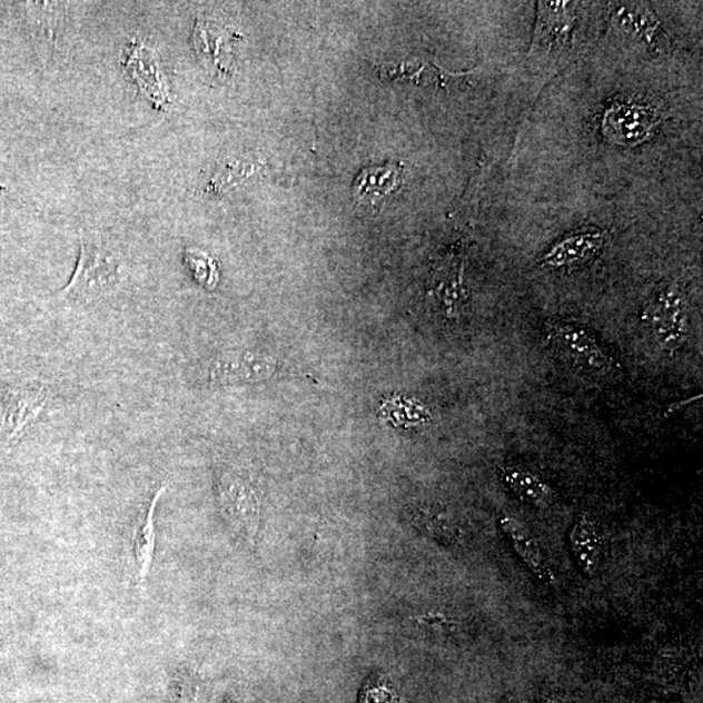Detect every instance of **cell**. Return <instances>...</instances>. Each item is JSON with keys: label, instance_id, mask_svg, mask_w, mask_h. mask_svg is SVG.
Listing matches in <instances>:
<instances>
[{"label": "cell", "instance_id": "obj_1", "mask_svg": "<svg viewBox=\"0 0 703 703\" xmlns=\"http://www.w3.org/2000/svg\"><path fill=\"white\" fill-rule=\"evenodd\" d=\"M120 277L117 255L101 241L81 232L78 267L60 296L76 303H90L109 294L119 285Z\"/></svg>", "mask_w": 703, "mask_h": 703}, {"label": "cell", "instance_id": "obj_2", "mask_svg": "<svg viewBox=\"0 0 703 703\" xmlns=\"http://www.w3.org/2000/svg\"><path fill=\"white\" fill-rule=\"evenodd\" d=\"M50 387L40 379H27L0 395V445L11 446L26 434L48 407Z\"/></svg>", "mask_w": 703, "mask_h": 703}, {"label": "cell", "instance_id": "obj_3", "mask_svg": "<svg viewBox=\"0 0 703 703\" xmlns=\"http://www.w3.org/2000/svg\"><path fill=\"white\" fill-rule=\"evenodd\" d=\"M642 324L656 347L675 354L687 334V309L682 288L670 285L656 293L642 310Z\"/></svg>", "mask_w": 703, "mask_h": 703}, {"label": "cell", "instance_id": "obj_4", "mask_svg": "<svg viewBox=\"0 0 703 703\" xmlns=\"http://www.w3.org/2000/svg\"><path fill=\"white\" fill-rule=\"evenodd\" d=\"M546 330L555 349L575 368L600 378H607L616 373L614 358L586 328L556 320L547 324Z\"/></svg>", "mask_w": 703, "mask_h": 703}, {"label": "cell", "instance_id": "obj_5", "mask_svg": "<svg viewBox=\"0 0 703 703\" xmlns=\"http://www.w3.org/2000/svg\"><path fill=\"white\" fill-rule=\"evenodd\" d=\"M218 501L221 514L236 536L244 541L255 539L259 509L255 487L241 473L224 469L218 476Z\"/></svg>", "mask_w": 703, "mask_h": 703}, {"label": "cell", "instance_id": "obj_6", "mask_svg": "<svg viewBox=\"0 0 703 703\" xmlns=\"http://www.w3.org/2000/svg\"><path fill=\"white\" fill-rule=\"evenodd\" d=\"M576 3L539 2L531 57L548 60L568 48L576 28Z\"/></svg>", "mask_w": 703, "mask_h": 703}, {"label": "cell", "instance_id": "obj_7", "mask_svg": "<svg viewBox=\"0 0 703 703\" xmlns=\"http://www.w3.org/2000/svg\"><path fill=\"white\" fill-rule=\"evenodd\" d=\"M659 123V115L648 107L616 103L603 118V132L618 145H636L645 141Z\"/></svg>", "mask_w": 703, "mask_h": 703}, {"label": "cell", "instance_id": "obj_8", "mask_svg": "<svg viewBox=\"0 0 703 703\" xmlns=\"http://www.w3.org/2000/svg\"><path fill=\"white\" fill-rule=\"evenodd\" d=\"M167 491L162 485L150 499L148 507L137 518L131 541V560L135 584L141 594L147 591L148 576L157 547L156 508L160 496Z\"/></svg>", "mask_w": 703, "mask_h": 703}, {"label": "cell", "instance_id": "obj_9", "mask_svg": "<svg viewBox=\"0 0 703 703\" xmlns=\"http://www.w3.org/2000/svg\"><path fill=\"white\" fill-rule=\"evenodd\" d=\"M499 526L519 560L524 562L533 575L544 581L545 584L554 585L556 583L554 570L532 532L514 516H502Z\"/></svg>", "mask_w": 703, "mask_h": 703}, {"label": "cell", "instance_id": "obj_10", "mask_svg": "<svg viewBox=\"0 0 703 703\" xmlns=\"http://www.w3.org/2000/svg\"><path fill=\"white\" fill-rule=\"evenodd\" d=\"M615 20L618 27L638 38L648 48L659 52L670 48V37L647 3H618Z\"/></svg>", "mask_w": 703, "mask_h": 703}, {"label": "cell", "instance_id": "obj_11", "mask_svg": "<svg viewBox=\"0 0 703 703\" xmlns=\"http://www.w3.org/2000/svg\"><path fill=\"white\" fill-rule=\"evenodd\" d=\"M606 234L601 231H586L568 236L549 248L541 265L563 269V267L580 266L591 263L600 255L605 246Z\"/></svg>", "mask_w": 703, "mask_h": 703}, {"label": "cell", "instance_id": "obj_12", "mask_svg": "<svg viewBox=\"0 0 703 703\" xmlns=\"http://www.w3.org/2000/svg\"><path fill=\"white\" fill-rule=\"evenodd\" d=\"M570 546L581 573L587 577L597 575L602 560L600 527L587 515H581L570 532Z\"/></svg>", "mask_w": 703, "mask_h": 703}, {"label": "cell", "instance_id": "obj_13", "mask_svg": "<svg viewBox=\"0 0 703 703\" xmlns=\"http://www.w3.org/2000/svg\"><path fill=\"white\" fill-rule=\"evenodd\" d=\"M267 373L269 364L250 352L220 356L210 369L211 380L221 385L255 382L266 377Z\"/></svg>", "mask_w": 703, "mask_h": 703}, {"label": "cell", "instance_id": "obj_14", "mask_svg": "<svg viewBox=\"0 0 703 703\" xmlns=\"http://www.w3.org/2000/svg\"><path fill=\"white\" fill-rule=\"evenodd\" d=\"M402 167L395 164H387L379 167L365 168L357 176L352 195L358 205H374L399 186Z\"/></svg>", "mask_w": 703, "mask_h": 703}, {"label": "cell", "instance_id": "obj_15", "mask_svg": "<svg viewBox=\"0 0 703 703\" xmlns=\"http://www.w3.org/2000/svg\"><path fill=\"white\" fill-rule=\"evenodd\" d=\"M503 484L527 506L547 509L556 503V493L544 479L525 469L507 466L501 473Z\"/></svg>", "mask_w": 703, "mask_h": 703}, {"label": "cell", "instance_id": "obj_16", "mask_svg": "<svg viewBox=\"0 0 703 703\" xmlns=\"http://www.w3.org/2000/svg\"><path fill=\"white\" fill-rule=\"evenodd\" d=\"M385 72L393 80L402 79L416 83H438L440 87L446 86L450 79L457 76L442 71L438 67L419 62H405L400 66L385 67Z\"/></svg>", "mask_w": 703, "mask_h": 703}, {"label": "cell", "instance_id": "obj_17", "mask_svg": "<svg viewBox=\"0 0 703 703\" xmlns=\"http://www.w3.org/2000/svg\"><path fill=\"white\" fill-rule=\"evenodd\" d=\"M249 171H251L249 165L244 166L241 162L226 165L218 171L216 178H212L210 187L216 190V192L217 190L227 189L236 185V181L247 178V175L250 174Z\"/></svg>", "mask_w": 703, "mask_h": 703}, {"label": "cell", "instance_id": "obj_18", "mask_svg": "<svg viewBox=\"0 0 703 703\" xmlns=\"http://www.w3.org/2000/svg\"><path fill=\"white\" fill-rule=\"evenodd\" d=\"M188 265L198 280H201L206 286L212 285V267L208 257L195 254L188 255Z\"/></svg>", "mask_w": 703, "mask_h": 703}]
</instances>
